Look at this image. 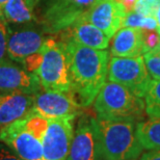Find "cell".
Segmentation results:
<instances>
[{
    "label": "cell",
    "instance_id": "1",
    "mask_svg": "<svg viewBox=\"0 0 160 160\" xmlns=\"http://www.w3.org/2000/svg\"><path fill=\"white\" fill-rule=\"evenodd\" d=\"M69 63L72 92L82 107H88L106 82L109 53L71 41L63 42Z\"/></svg>",
    "mask_w": 160,
    "mask_h": 160
},
{
    "label": "cell",
    "instance_id": "2",
    "mask_svg": "<svg viewBox=\"0 0 160 160\" xmlns=\"http://www.w3.org/2000/svg\"><path fill=\"white\" fill-rule=\"evenodd\" d=\"M95 125L103 160H136L140 157L143 148L136 135V122L95 118Z\"/></svg>",
    "mask_w": 160,
    "mask_h": 160
},
{
    "label": "cell",
    "instance_id": "3",
    "mask_svg": "<svg viewBox=\"0 0 160 160\" xmlns=\"http://www.w3.org/2000/svg\"><path fill=\"white\" fill-rule=\"evenodd\" d=\"M98 119L131 120L136 123L145 117V102L127 88L107 81L102 86L94 101Z\"/></svg>",
    "mask_w": 160,
    "mask_h": 160
},
{
    "label": "cell",
    "instance_id": "4",
    "mask_svg": "<svg viewBox=\"0 0 160 160\" xmlns=\"http://www.w3.org/2000/svg\"><path fill=\"white\" fill-rule=\"evenodd\" d=\"M45 91L72 92L65 43L48 37L42 48L40 65L36 72Z\"/></svg>",
    "mask_w": 160,
    "mask_h": 160
},
{
    "label": "cell",
    "instance_id": "5",
    "mask_svg": "<svg viewBox=\"0 0 160 160\" xmlns=\"http://www.w3.org/2000/svg\"><path fill=\"white\" fill-rule=\"evenodd\" d=\"M97 0H38L37 19L48 34H56L79 20Z\"/></svg>",
    "mask_w": 160,
    "mask_h": 160
},
{
    "label": "cell",
    "instance_id": "6",
    "mask_svg": "<svg viewBox=\"0 0 160 160\" xmlns=\"http://www.w3.org/2000/svg\"><path fill=\"white\" fill-rule=\"evenodd\" d=\"M8 56L20 65L28 57L39 53L48 39V33L39 21L8 23Z\"/></svg>",
    "mask_w": 160,
    "mask_h": 160
},
{
    "label": "cell",
    "instance_id": "7",
    "mask_svg": "<svg viewBox=\"0 0 160 160\" xmlns=\"http://www.w3.org/2000/svg\"><path fill=\"white\" fill-rule=\"evenodd\" d=\"M108 81L116 82L127 88L138 97H145L151 76L147 70L143 56H112L108 63Z\"/></svg>",
    "mask_w": 160,
    "mask_h": 160
},
{
    "label": "cell",
    "instance_id": "8",
    "mask_svg": "<svg viewBox=\"0 0 160 160\" xmlns=\"http://www.w3.org/2000/svg\"><path fill=\"white\" fill-rule=\"evenodd\" d=\"M82 106L72 92H62L42 89L34 95L32 112L48 120L76 118L81 113Z\"/></svg>",
    "mask_w": 160,
    "mask_h": 160
},
{
    "label": "cell",
    "instance_id": "9",
    "mask_svg": "<svg viewBox=\"0 0 160 160\" xmlns=\"http://www.w3.org/2000/svg\"><path fill=\"white\" fill-rule=\"evenodd\" d=\"M0 142L22 160H45L43 142L25 129L20 120L1 128Z\"/></svg>",
    "mask_w": 160,
    "mask_h": 160
},
{
    "label": "cell",
    "instance_id": "10",
    "mask_svg": "<svg viewBox=\"0 0 160 160\" xmlns=\"http://www.w3.org/2000/svg\"><path fill=\"white\" fill-rule=\"evenodd\" d=\"M75 118L49 120L43 139L45 160H67L74 136Z\"/></svg>",
    "mask_w": 160,
    "mask_h": 160
},
{
    "label": "cell",
    "instance_id": "11",
    "mask_svg": "<svg viewBox=\"0 0 160 160\" xmlns=\"http://www.w3.org/2000/svg\"><path fill=\"white\" fill-rule=\"evenodd\" d=\"M67 160H103L95 118L81 116L79 119Z\"/></svg>",
    "mask_w": 160,
    "mask_h": 160
},
{
    "label": "cell",
    "instance_id": "12",
    "mask_svg": "<svg viewBox=\"0 0 160 160\" xmlns=\"http://www.w3.org/2000/svg\"><path fill=\"white\" fill-rule=\"evenodd\" d=\"M125 15L126 12L118 0H97L81 18L111 39L122 28Z\"/></svg>",
    "mask_w": 160,
    "mask_h": 160
},
{
    "label": "cell",
    "instance_id": "13",
    "mask_svg": "<svg viewBox=\"0 0 160 160\" xmlns=\"http://www.w3.org/2000/svg\"><path fill=\"white\" fill-rule=\"evenodd\" d=\"M37 74L12 60L0 62V92H19L36 95L42 91Z\"/></svg>",
    "mask_w": 160,
    "mask_h": 160
},
{
    "label": "cell",
    "instance_id": "14",
    "mask_svg": "<svg viewBox=\"0 0 160 160\" xmlns=\"http://www.w3.org/2000/svg\"><path fill=\"white\" fill-rule=\"evenodd\" d=\"M59 33H62V42L71 41L92 49L106 50L110 44V39L103 31L82 18Z\"/></svg>",
    "mask_w": 160,
    "mask_h": 160
},
{
    "label": "cell",
    "instance_id": "15",
    "mask_svg": "<svg viewBox=\"0 0 160 160\" xmlns=\"http://www.w3.org/2000/svg\"><path fill=\"white\" fill-rule=\"evenodd\" d=\"M34 95L19 92H0V128L27 116L32 110Z\"/></svg>",
    "mask_w": 160,
    "mask_h": 160
},
{
    "label": "cell",
    "instance_id": "16",
    "mask_svg": "<svg viewBox=\"0 0 160 160\" xmlns=\"http://www.w3.org/2000/svg\"><path fill=\"white\" fill-rule=\"evenodd\" d=\"M110 53L112 56L120 57H135L145 54L142 29L122 27L112 37Z\"/></svg>",
    "mask_w": 160,
    "mask_h": 160
},
{
    "label": "cell",
    "instance_id": "17",
    "mask_svg": "<svg viewBox=\"0 0 160 160\" xmlns=\"http://www.w3.org/2000/svg\"><path fill=\"white\" fill-rule=\"evenodd\" d=\"M38 0H8L3 6L2 16L8 24H22L38 21Z\"/></svg>",
    "mask_w": 160,
    "mask_h": 160
},
{
    "label": "cell",
    "instance_id": "18",
    "mask_svg": "<svg viewBox=\"0 0 160 160\" xmlns=\"http://www.w3.org/2000/svg\"><path fill=\"white\" fill-rule=\"evenodd\" d=\"M136 135L145 150H160V119L138 122Z\"/></svg>",
    "mask_w": 160,
    "mask_h": 160
},
{
    "label": "cell",
    "instance_id": "19",
    "mask_svg": "<svg viewBox=\"0 0 160 160\" xmlns=\"http://www.w3.org/2000/svg\"><path fill=\"white\" fill-rule=\"evenodd\" d=\"M146 114L150 119H160V79H152L145 95Z\"/></svg>",
    "mask_w": 160,
    "mask_h": 160
},
{
    "label": "cell",
    "instance_id": "20",
    "mask_svg": "<svg viewBox=\"0 0 160 160\" xmlns=\"http://www.w3.org/2000/svg\"><path fill=\"white\" fill-rule=\"evenodd\" d=\"M20 123L28 132H30L38 139L43 142L48 128V124H49V120L30 111L27 116L20 119Z\"/></svg>",
    "mask_w": 160,
    "mask_h": 160
},
{
    "label": "cell",
    "instance_id": "21",
    "mask_svg": "<svg viewBox=\"0 0 160 160\" xmlns=\"http://www.w3.org/2000/svg\"><path fill=\"white\" fill-rule=\"evenodd\" d=\"M122 27H132L139 28V29H150L155 30L157 29V23L156 19L153 16H142L136 12H129L125 15L123 25Z\"/></svg>",
    "mask_w": 160,
    "mask_h": 160
},
{
    "label": "cell",
    "instance_id": "22",
    "mask_svg": "<svg viewBox=\"0 0 160 160\" xmlns=\"http://www.w3.org/2000/svg\"><path fill=\"white\" fill-rule=\"evenodd\" d=\"M143 59L149 74L153 79H160V53L156 50L143 54Z\"/></svg>",
    "mask_w": 160,
    "mask_h": 160
},
{
    "label": "cell",
    "instance_id": "23",
    "mask_svg": "<svg viewBox=\"0 0 160 160\" xmlns=\"http://www.w3.org/2000/svg\"><path fill=\"white\" fill-rule=\"evenodd\" d=\"M142 34L145 53L149 52V51L157 50L160 43V33L157 31V29H142Z\"/></svg>",
    "mask_w": 160,
    "mask_h": 160
},
{
    "label": "cell",
    "instance_id": "24",
    "mask_svg": "<svg viewBox=\"0 0 160 160\" xmlns=\"http://www.w3.org/2000/svg\"><path fill=\"white\" fill-rule=\"evenodd\" d=\"M8 22L3 16H0V62L9 60L8 56Z\"/></svg>",
    "mask_w": 160,
    "mask_h": 160
},
{
    "label": "cell",
    "instance_id": "25",
    "mask_svg": "<svg viewBox=\"0 0 160 160\" xmlns=\"http://www.w3.org/2000/svg\"><path fill=\"white\" fill-rule=\"evenodd\" d=\"M154 4L146 1V0H138L136 2L135 8H134L133 11L142 16H148V17L153 16L154 17Z\"/></svg>",
    "mask_w": 160,
    "mask_h": 160
},
{
    "label": "cell",
    "instance_id": "26",
    "mask_svg": "<svg viewBox=\"0 0 160 160\" xmlns=\"http://www.w3.org/2000/svg\"><path fill=\"white\" fill-rule=\"evenodd\" d=\"M0 160H22L3 142H0Z\"/></svg>",
    "mask_w": 160,
    "mask_h": 160
},
{
    "label": "cell",
    "instance_id": "27",
    "mask_svg": "<svg viewBox=\"0 0 160 160\" xmlns=\"http://www.w3.org/2000/svg\"><path fill=\"white\" fill-rule=\"evenodd\" d=\"M139 160H160V150H151L140 155Z\"/></svg>",
    "mask_w": 160,
    "mask_h": 160
},
{
    "label": "cell",
    "instance_id": "28",
    "mask_svg": "<svg viewBox=\"0 0 160 160\" xmlns=\"http://www.w3.org/2000/svg\"><path fill=\"white\" fill-rule=\"evenodd\" d=\"M118 1L121 3L127 14V12L133 11L134 8H135L136 2L138 1V0H118Z\"/></svg>",
    "mask_w": 160,
    "mask_h": 160
},
{
    "label": "cell",
    "instance_id": "29",
    "mask_svg": "<svg viewBox=\"0 0 160 160\" xmlns=\"http://www.w3.org/2000/svg\"><path fill=\"white\" fill-rule=\"evenodd\" d=\"M154 18L157 23V31L160 33V0L154 4Z\"/></svg>",
    "mask_w": 160,
    "mask_h": 160
},
{
    "label": "cell",
    "instance_id": "30",
    "mask_svg": "<svg viewBox=\"0 0 160 160\" xmlns=\"http://www.w3.org/2000/svg\"><path fill=\"white\" fill-rule=\"evenodd\" d=\"M8 0H0V16H2V9L3 6L5 5V3L8 2Z\"/></svg>",
    "mask_w": 160,
    "mask_h": 160
},
{
    "label": "cell",
    "instance_id": "31",
    "mask_svg": "<svg viewBox=\"0 0 160 160\" xmlns=\"http://www.w3.org/2000/svg\"><path fill=\"white\" fill-rule=\"evenodd\" d=\"M146 1H148V2H150V3H152V4H154V3L157 2L158 0H146Z\"/></svg>",
    "mask_w": 160,
    "mask_h": 160
},
{
    "label": "cell",
    "instance_id": "32",
    "mask_svg": "<svg viewBox=\"0 0 160 160\" xmlns=\"http://www.w3.org/2000/svg\"><path fill=\"white\" fill-rule=\"evenodd\" d=\"M156 51H157V52H159V53H160V43H159V46H158L157 50H156Z\"/></svg>",
    "mask_w": 160,
    "mask_h": 160
}]
</instances>
